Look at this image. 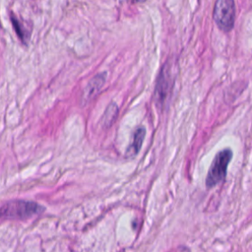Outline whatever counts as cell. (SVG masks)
Masks as SVG:
<instances>
[{
	"instance_id": "1",
	"label": "cell",
	"mask_w": 252,
	"mask_h": 252,
	"mask_svg": "<svg viewBox=\"0 0 252 252\" xmlns=\"http://www.w3.org/2000/svg\"><path fill=\"white\" fill-rule=\"evenodd\" d=\"M44 208L35 202L25 200L9 201L0 207V219L25 220L39 215Z\"/></svg>"
},
{
	"instance_id": "2",
	"label": "cell",
	"mask_w": 252,
	"mask_h": 252,
	"mask_svg": "<svg viewBox=\"0 0 252 252\" xmlns=\"http://www.w3.org/2000/svg\"><path fill=\"white\" fill-rule=\"evenodd\" d=\"M213 19L220 30L230 32L235 22V4L233 0H217L213 10Z\"/></svg>"
},
{
	"instance_id": "3",
	"label": "cell",
	"mask_w": 252,
	"mask_h": 252,
	"mask_svg": "<svg viewBox=\"0 0 252 252\" xmlns=\"http://www.w3.org/2000/svg\"><path fill=\"white\" fill-rule=\"evenodd\" d=\"M232 153L229 149H225L220 153L217 154L215 157L208 175L206 179V184L208 187H214L218 183L223 180L226 174V168L227 165L231 159Z\"/></svg>"
},
{
	"instance_id": "4",
	"label": "cell",
	"mask_w": 252,
	"mask_h": 252,
	"mask_svg": "<svg viewBox=\"0 0 252 252\" xmlns=\"http://www.w3.org/2000/svg\"><path fill=\"white\" fill-rule=\"evenodd\" d=\"M106 80V73H100L94 76V78L91 79V81L88 83L84 90V98L85 99H91L93 98L95 94H98V92L101 90L103 87L104 83Z\"/></svg>"
},
{
	"instance_id": "5",
	"label": "cell",
	"mask_w": 252,
	"mask_h": 252,
	"mask_svg": "<svg viewBox=\"0 0 252 252\" xmlns=\"http://www.w3.org/2000/svg\"><path fill=\"white\" fill-rule=\"evenodd\" d=\"M145 134H146V131H145V129L143 127H139V128L136 129V131L134 132V135H133L132 143L129 146L128 151H127L128 155L135 156L136 154H138V152L140 151L141 146L143 144Z\"/></svg>"
},
{
	"instance_id": "6",
	"label": "cell",
	"mask_w": 252,
	"mask_h": 252,
	"mask_svg": "<svg viewBox=\"0 0 252 252\" xmlns=\"http://www.w3.org/2000/svg\"><path fill=\"white\" fill-rule=\"evenodd\" d=\"M117 114H118V106L116 105V103L114 102L109 103L102 116V120H101L102 125L104 127H109L110 125H112L117 117Z\"/></svg>"
},
{
	"instance_id": "7",
	"label": "cell",
	"mask_w": 252,
	"mask_h": 252,
	"mask_svg": "<svg viewBox=\"0 0 252 252\" xmlns=\"http://www.w3.org/2000/svg\"><path fill=\"white\" fill-rule=\"evenodd\" d=\"M11 20H12V23H13V27H14L15 31L17 32L18 35L21 37V39L22 40L27 39V37H28L27 31L23 28V25L17 19H15V17H11Z\"/></svg>"
},
{
	"instance_id": "8",
	"label": "cell",
	"mask_w": 252,
	"mask_h": 252,
	"mask_svg": "<svg viewBox=\"0 0 252 252\" xmlns=\"http://www.w3.org/2000/svg\"><path fill=\"white\" fill-rule=\"evenodd\" d=\"M136 2H139V3H143V2H145L146 0H135Z\"/></svg>"
}]
</instances>
